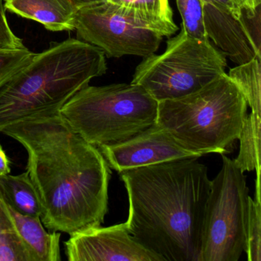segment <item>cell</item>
Returning a JSON list of instances; mask_svg holds the SVG:
<instances>
[{"label": "cell", "mask_w": 261, "mask_h": 261, "mask_svg": "<svg viewBox=\"0 0 261 261\" xmlns=\"http://www.w3.org/2000/svg\"><path fill=\"white\" fill-rule=\"evenodd\" d=\"M2 134L27 151V171L45 228L70 235L103 224L111 168L98 148L74 132L59 111L27 117Z\"/></svg>", "instance_id": "6da1fadb"}, {"label": "cell", "mask_w": 261, "mask_h": 261, "mask_svg": "<svg viewBox=\"0 0 261 261\" xmlns=\"http://www.w3.org/2000/svg\"><path fill=\"white\" fill-rule=\"evenodd\" d=\"M198 158L120 172L133 238L163 261H201L203 221L212 180Z\"/></svg>", "instance_id": "7a4b0ae2"}, {"label": "cell", "mask_w": 261, "mask_h": 261, "mask_svg": "<svg viewBox=\"0 0 261 261\" xmlns=\"http://www.w3.org/2000/svg\"><path fill=\"white\" fill-rule=\"evenodd\" d=\"M105 53L71 39L36 54L0 85V134L27 117L59 111L94 77L106 74Z\"/></svg>", "instance_id": "3957f363"}, {"label": "cell", "mask_w": 261, "mask_h": 261, "mask_svg": "<svg viewBox=\"0 0 261 261\" xmlns=\"http://www.w3.org/2000/svg\"><path fill=\"white\" fill-rule=\"evenodd\" d=\"M247 100L226 73L198 91L158 102L156 123L184 149L230 153L247 115Z\"/></svg>", "instance_id": "277c9868"}, {"label": "cell", "mask_w": 261, "mask_h": 261, "mask_svg": "<svg viewBox=\"0 0 261 261\" xmlns=\"http://www.w3.org/2000/svg\"><path fill=\"white\" fill-rule=\"evenodd\" d=\"M59 112L74 132L100 147L129 140L154 124L158 101L132 83L88 85Z\"/></svg>", "instance_id": "5b68a950"}, {"label": "cell", "mask_w": 261, "mask_h": 261, "mask_svg": "<svg viewBox=\"0 0 261 261\" xmlns=\"http://www.w3.org/2000/svg\"><path fill=\"white\" fill-rule=\"evenodd\" d=\"M166 44L163 54L143 58L131 82L156 101L187 95L225 73L226 57L209 39L192 37L181 29Z\"/></svg>", "instance_id": "8992f818"}, {"label": "cell", "mask_w": 261, "mask_h": 261, "mask_svg": "<svg viewBox=\"0 0 261 261\" xmlns=\"http://www.w3.org/2000/svg\"><path fill=\"white\" fill-rule=\"evenodd\" d=\"M204 211L201 261H238L245 251L249 189L244 172L222 155Z\"/></svg>", "instance_id": "52a82bcc"}, {"label": "cell", "mask_w": 261, "mask_h": 261, "mask_svg": "<svg viewBox=\"0 0 261 261\" xmlns=\"http://www.w3.org/2000/svg\"><path fill=\"white\" fill-rule=\"evenodd\" d=\"M74 30L79 40L97 47L108 58L147 57L157 51L163 38L125 16L108 0L79 8Z\"/></svg>", "instance_id": "ba28073f"}, {"label": "cell", "mask_w": 261, "mask_h": 261, "mask_svg": "<svg viewBox=\"0 0 261 261\" xmlns=\"http://www.w3.org/2000/svg\"><path fill=\"white\" fill-rule=\"evenodd\" d=\"M65 251L69 261H163L133 238L126 222L74 232Z\"/></svg>", "instance_id": "9c48e42d"}, {"label": "cell", "mask_w": 261, "mask_h": 261, "mask_svg": "<svg viewBox=\"0 0 261 261\" xmlns=\"http://www.w3.org/2000/svg\"><path fill=\"white\" fill-rule=\"evenodd\" d=\"M97 148L110 168L119 173L164 162L201 157L180 146L156 122L129 140Z\"/></svg>", "instance_id": "30bf717a"}, {"label": "cell", "mask_w": 261, "mask_h": 261, "mask_svg": "<svg viewBox=\"0 0 261 261\" xmlns=\"http://www.w3.org/2000/svg\"><path fill=\"white\" fill-rule=\"evenodd\" d=\"M204 31L216 47L237 65L261 58L242 19L208 3L202 2Z\"/></svg>", "instance_id": "8fae6325"}, {"label": "cell", "mask_w": 261, "mask_h": 261, "mask_svg": "<svg viewBox=\"0 0 261 261\" xmlns=\"http://www.w3.org/2000/svg\"><path fill=\"white\" fill-rule=\"evenodd\" d=\"M4 7L53 32L74 30L79 10L71 0H6Z\"/></svg>", "instance_id": "7c38bea8"}, {"label": "cell", "mask_w": 261, "mask_h": 261, "mask_svg": "<svg viewBox=\"0 0 261 261\" xmlns=\"http://www.w3.org/2000/svg\"><path fill=\"white\" fill-rule=\"evenodd\" d=\"M8 204L16 231L31 253L33 260H62L61 232L49 233L45 230L40 218L27 216L13 208L9 201Z\"/></svg>", "instance_id": "4fadbf2b"}, {"label": "cell", "mask_w": 261, "mask_h": 261, "mask_svg": "<svg viewBox=\"0 0 261 261\" xmlns=\"http://www.w3.org/2000/svg\"><path fill=\"white\" fill-rule=\"evenodd\" d=\"M139 25L170 37L178 31L169 0H108Z\"/></svg>", "instance_id": "5bb4252c"}, {"label": "cell", "mask_w": 261, "mask_h": 261, "mask_svg": "<svg viewBox=\"0 0 261 261\" xmlns=\"http://www.w3.org/2000/svg\"><path fill=\"white\" fill-rule=\"evenodd\" d=\"M0 186L13 208L27 216L41 218L42 206L27 171L20 175L0 177Z\"/></svg>", "instance_id": "9a60e30c"}, {"label": "cell", "mask_w": 261, "mask_h": 261, "mask_svg": "<svg viewBox=\"0 0 261 261\" xmlns=\"http://www.w3.org/2000/svg\"><path fill=\"white\" fill-rule=\"evenodd\" d=\"M261 117L251 114L247 115L241 136L240 152L233 160L243 172L255 170L256 176H260Z\"/></svg>", "instance_id": "2e32d148"}, {"label": "cell", "mask_w": 261, "mask_h": 261, "mask_svg": "<svg viewBox=\"0 0 261 261\" xmlns=\"http://www.w3.org/2000/svg\"><path fill=\"white\" fill-rule=\"evenodd\" d=\"M0 261H34L13 224L8 201L0 186Z\"/></svg>", "instance_id": "e0dca14e"}, {"label": "cell", "mask_w": 261, "mask_h": 261, "mask_svg": "<svg viewBox=\"0 0 261 261\" xmlns=\"http://www.w3.org/2000/svg\"><path fill=\"white\" fill-rule=\"evenodd\" d=\"M261 58L237 65L229 71L228 77L234 82L247 100L251 113L261 117Z\"/></svg>", "instance_id": "ac0fdd59"}, {"label": "cell", "mask_w": 261, "mask_h": 261, "mask_svg": "<svg viewBox=\"0 0 261 261\" xmlns=\"http://www.w3.org/2000/svg\"><path fill=\"white\" fill-rule=\"evenodd\" d=\"M248 261H261V201L249 197L245 251Z\"/></svg>", "instance_id": "d6986e66"}, {"label": "cell", "mask_w": 261, "mask_h": 261, "mask_svg": "<svg viewBox=\"0 0 261 261\" xmlns=\"http://www.w3.org/2000/svg\"><path fill=\"white\" fill-rule=\"evenodd\" d=\"M176 4L182 20L181 29L192 37L202 40L209 39L204 31L202 1L176 0Z\"/></svg>", "instance_id": "ffe728a7"}, {"label": "cell", "mask_w": 261, "mask_h": 261, "mask_svg": "<svg viewBox=\"0 0 261 261\" xmlns=\"http://www.w3.org/2000/svg\"><path fill=\"white\" fill-rule=\"evenodd\" d=\"M28 48H0V85L28 65L34 56Z\"/></svg>", "instance_id": "44dd1931"}, {"label": "cell", "mask_w": 261, "mask_h": 261, "mask_svg": "<svg viewBox=\"0 0 261 261\" xmlns=\"http://www.w3.org/2000/svg\"><path fill=\"white\" fill-rule=\"evenodd\" d=\"M0 48H25L22 41L13 33L9 25L3 1H0Z\"/></svg>", "instance_id": "7402d4cb"}, {"label": "cell", "mask_w": 261, "mask_h": 261, "mask_svg": "<svg viewBox=\"0 0 261 261\" xmlns=\"http://www.w3.org/2000/svg\"><path fill=\"white\" fill-rule=\"evenodd\" d=\"M202 2L208 3L215 7L228 12L235 16H238L241 14V8L238 7L232 0H201Z\"/></svg>", "instance_id": "603a6c76"}, {"label": "cell", "mask_w": 261, "mask_h": 261, "mask_svg": "<svg viewBox=\"0 0 261 261\" xmlns=\"http://www.w3.org/2000/svg\"><path fill=\"white\" fill-rule=\"evenodd\" d=\"M11 172L10 161L2 146H0V177L9 175Z\"/></svg>", "instance_id": "cb8c5ba5"}, {"label": "cell", "mask_w": 261, "mask_h": 261, "mask_svg": "<svg viewBox=\"0 0 261 261\" xmlns=\"http://www.w3.org/2000/svg\"><path fill=\"white\" fill-rule=\"evenodd\" d=\"M239 8L254 10L261 6V0H232Z\"/></svg>", "instance_id": "d4e9b609"}, {"label": "cell", "mask_w": 261, "mask_h": 261, "mask_svg": "<svg viewBox=\"0 0 261 261\" xmlns=\"http://www.w3.org/2000/svg\"><path fill=\"white\" fill-rule=\"evenodd\" d=\"M71 1L77 9H79L81 7H85V6L95 4V3L102 2V1H105V0H71Z\"/></svg>", "instance_id": "484cf974"}, {"label": "cell", "mask_w": 261, "mask_h": 261, "mask_svg": "<svg viewBox=\"0 0 261 261\" xmlns=\"http://www.w3.org/2000/svg\"><path fill=\"white\" fill-rule=\"evenodd\" d=\"M0 1H3V0H0Z\"/></svg>", "instance_id": "4316f807"}]
</instances>
